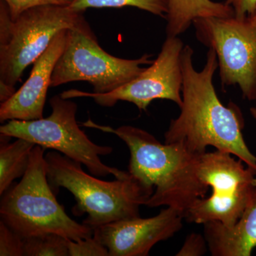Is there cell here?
Instances as JSON below:
<instances>
[{
    "instance_id": "6da1fadb",
    "label": "cell",
    "mask_w": 256,
    "mask_h": 256,
    "mask_svg": "<svg viewBox=\"0 0 256 256\" xmlns=\"http://www.w3.org/2000/svg\"><path fill=\"white\" fill-rule=\"evenodd\" d=\"M194 52L186 45L182 53V104L180 114L170 122L164 143L180 144L193 154L206 152L207 146L228 152L256 171V156L248 148L242 136L244 119L240 108L220 102L214 85L218 68L214 50L208 48L206 64L201 70L194 66Z\"/></svg>"
},
{
    "instance_id": "7a4b0ae2",
    "label": "cell",
    "mask_w": 256,
    "mask_h": 256,
    "mask_svg": "<svg viewBox=\"0 0 256 256\" xmlns=\"http://www.w3.org/2000/svg\"><path fill=\"white\" fill-rule=\"evenodd\" d=\"M116 134L130 152L128 172L154 188L146 206L171 207L184 216L198 200L206 197L208 186L198 174L201 154H193L180 144H162L141 128L122 126L112 128L88 120L82 124Z\"/></svg>"
},
{
    "instance_id": "3957f363",
    "label": "cell",
    "mask_w": 256,
    "mask_h": 256,
    "mask_svg": "<svg viewBox=\"0 0 256 256\" xmlns=\"http://www.w3.org/2000/svg\"><path fill=\"white\" fill-rule=\"evenodd\" d=\"M47 178L54 192L64 188L75 197L73 213L86 214L82 223L92 229L117 220L140 217V208L146 205L154 188L142 183L128 171L124 178L104 181L87 174L82 164L50 151L45 156Z\"/></svg>"
},
{
    "instance_id": "277c9868",
    "label": "cell",
    "mask_w": 256,
    "mask_h": 256,
    "mask_svg": "<svg viewBox=\"0 0 256 256\" xmlns=\"http://www.w3.org/2000/svg\"><path fill=\"white\" fill-rule=\"evenodd\" d=\"M36 146L21 181L3 194L0 216L24 238L56 233L73 240L94 236V229L70 218L58 204L47 178L44 151Z\"/></svg>"
},
{
    "instance_id": "5b68a950",
    "label": "cell",
    "mask_w": 256,
    "mask_h": 256,
    "mask_svg": "<svg viewBox=\"0 0 256 256\" xmlns=\"http://www.w3.org/2000/svg\"><path fill=\"white\" fill-rule=\"evenodd\" d=\"M86 21L70 6L46 5L24 12L12 20L0 1V82L15 87L24 72L46 50L56 35Z\"/></svg>"
},
{
    "instance_id": "8992f818",
    "label": "cell",
    "mask_w": 256,
    "mask_h": 256,
    "mask_svg": "<svg viewBox=\"0 0 256 256\" xmlns=\"http://www.w3.org/2000/svg\"><path fill=\"white\" fill-rule=\"evenodd\" d=\"M52 108L48 117L33 120H12L0 127V134L14 138H22L36 146L62 153L64 156L85 165L96 176L114 175L124 178L128 172L110 168L102 162L100 156L112 152L109 146L92 142L79 127L76 116L78 106L70 99L56 95L50 99Z\"/></svg>"
},
{
    "instance_id": "52a82bcc",
    "label": "cell",
    "mask_w": 256,
    "mask_h": 256,
    "mask_svg": "<svg viewBox=\"0 0 256 256\" xmlns=\"http://www.w3.org/2000/svg\"><path fill=\"white\" fill-rule=\"evenodd\" d=\"M152 55L136 60L109 54L98 43L88 24L84 22L67 30L65 48L57 60L50 87L74 82H89L96 94H106L122 86L151 65Z\"/></svg>"
},
{
    "instance_id": "ba28073f",
    "label": "cell",
    "mask_w": 256,
    "mask_h": 256,
    "mask_svg": "<svg viewBox=\"0 0 256 256\" xmlns=\"http://www.w3.org/2000/svg\"><path fill=\"white\" fill-rule=\"evenodd\" d=\"M233 156L218 150L201 154L198 176L212 188V194L198 200L188 210L184 216L188 222H220L230 227L240 218L256 188V171L245 168L242 160Z\"/></svg>"
},
{
    "instance_id": "9c48e42d",
    "label": "cell",
    "mask_w": 256,
    "mask_h": 256,
    "mask_svg": "<svg viewBox=\"0 0 256 256\" xmlns=\"http://www.w3.org/2000/svg\"><path fill=\"white\" fill-rule=\"evenodd\" d=\"M193 25L198 41L216 54L223 87L238 86L244 98L256 100V14L197 18Z\"/></svg>"
},
{
    "instance_id": "30bf717a",
    "label": "cell",
    "mask_w": 256,
    "mask_h": 256,
    "mask_svg": "<svg viewBox=\"0 0 256 256\" xmlns=\"http://www.w3.org/2000/svg\"><path fill=\"white\" fill-rule=\"evenodd\" d=\"M184 47L180 37L166 36L153 63L122 86L106 94L70 89L60 96L65 99L92 98L98 105L104 107H112L118 101H127L134 104L140 111L148 110L153 100L160 99L172 101L180 107L182 104Z\"/></svg>"
},
{
    "instance_id": "8fae6325",
    "label": "cell",
    "mask_w": 256,
    "mask_h": 256,
    "mask_svg": "<svg viewBox=\"0 0 256 256\" xmlns=\"http://www.w3.org/2000/svg\"><path fill=\"white\" fill-rule=\"evenodd\" d=\"M184 214L166 207L150 218L117 220L94 229V236L106 248L109 256H146L156 244L181 230Z\"/></svg>"
},
{
    "instance_id": "7c38bea8",
    "label": "cell",
    "mask_w": 256,
    "mask_h": 256,
    "mask_svg": "<svg viewBox=\"0 0 256 256\" xmlns=\"http://www.w3.org/2000/svg\"><path fill=\"white\" fill-rule=\"evenodd\" d=\"M67 30L56 35L46 50L33 64L26 82L9 100L0 106V121L33 120L44 118L47 92L54 69L65 48Z\"/></svg>"
},
{
    "instance_id": "4fadbf2b",
    "label": "cell",
    "mask_w": 256,
    "mask_h": 256,
    "mask_svg": "<svg viewBox=\"0 0 256 256\" xmlns=\"http://www.w3.org/2000/svg\"><path fill=\"white\" fill-rule=\"evenodd\" d=\"M214 256H250L256 248V188L238 222L228 227L220 222L203 224Z\"/></svg>"
},
{
    "instance_id": "5bb4252c",
    "label": "cell",
    "mask_w": 256,
    "mask_h": 256,
    "mask_svg": "<svg viewBox=\"0 0 256 256\" xmlns=\"http://www.w3.org/2000/svg\"><path fill=\"white\" fill-rule=\"evenodd\" d=\"M233 9L225 2L212 0H168L166 36H178L188 31L197 18L234 16Z\"/></svg>"
},
{
    "instance_id": "9a60e30c",
    "label": "cell",
    "mask_w": 256,
    "mask_h": 256,
    "mask_svg": "<svg viewBox=\"0 0 256 256\" xmlns=\"http://www.w3.org/2000/svg\"><path fill=\"white\" fill-rule=\"evenodd\" d=\"M0 136V195L2 196L15 180L24 175L36 144L22 138H16L14 142L10 143L12 137Z\"/></svg>"
},
{
    "instance_id": "2e32d148",
    "label": "cell",
    "mask_w": 256,
    "mask_h": 256,
    "mask_svg": "<svg viewBox=\"0 0 256 256\" xmlns=\"http://www.w3.org/2000/svg\"><path fill=\"white\" fill-rule=\"evenodd\" d=\"M70 6L80 12L90 8L132 6L165 18L168 10V0H74Z\"/></svg>"
},
{
    "instance_id": "e0dca14e",
    "label": "cell",
    "mask_w": 256,
    "mask_h": 256,
    "mask_svg": "<svg viewBox=\"0 0 256 256\" xmlns=\"http://www.w3.org/2000/svg\"><path fill=\"white\" fill-rule=\"evenodd\" d=\"M67 240L56 233L32 236L24 238V256H69Z\"/></svg>"
},
{
    "instance_id": "ac0fdd59",
    "label": "cell",
    "mask_w": 256,
    "mask_h": 256,
    "mask_svg": "<svg viewBox=\"0 0 256 256\" xmlns=\"http://www.w3.org/2000/svg\"><path fill=\"white\" fill-rule=\"evenodd\" d=\"M0 256H24V238L0 220Z\"/></svg>"
},
{
    "instance_id": "d6986e66",
    "label": "cell",
    "mask_w": 256,
    "mask_h": 256,
    "mask_svg": "<svg viewBox=\"0 0 256 256\" xmlns=\"http://www.w3.org/2000/svg\"><path fill=\"white\" fill-rule=\"evenodd\" d=\"M69 256H109L108 250L94 236L80 240H67Z\"/></svg>"
},
{
    "instance_id": "ffe728a7",
    "label": "cell",
    "mask_w": 256,
    "mask_h": 256,
    "mask_svg": "<svg viewBox=\"0 0 256 256\" xmlns=\"http://www.w3.org/2000/svg\"><path fill=\"white\" fill-rule=\"evenodd\" d=\"M4 2L8 6L10 16L14 20L24 12L32 8L46 5L70 6L74 0H4Z\"/></svg>"
},
{
    "instance_id": "44dd1931",
    "label": "cell",
    "mask_w": 256,
    "mask_h": 256,
    "mask_svg": "<svg viewBox=\"0 0 256 256\" xmlns=\"http://www.w3.org/2000/svg\"><path fill=\"white\" fill-rule=\"evenodd\" d=\"M206 238L200 234H192L186 237L184 244L176 254V256H200L207 250Z\"/></svg>"
},
{
    "instance_id": "7402d4cb",
    "label": "cell",
    "mask_w": 256,
    "mask_h": 256,
    "mask_svg": "<svg viewBox=\"0 0 256 256\" xmlns=\"http://www.w3.org/2000/svg\"><path fill=\"white\" fill-rule=\"evenodd\" d=\"M226 4L233 9L236 18L252 16L256 10V0H226Z\"/></svg>"
},
{
    "instance_id": "603a6c76",
    "label": "cell",
    "mask_w": 256,
    "mask_h": 256,
    "mask_svg": "<svg viewBox=\"0 0 256 256\" xmlns=\"http://www.w3.org/2000/svg\"><path fill=\"white\" fill-rule=\"evenodd\" d=\"M16 92L15 87L10 86L8 84L0 82V102L1 104L11 98Z\"/></svg>"
},
{
    "instance_id": "cb8c5ba5",
    "label": "cell",
    "mask_w": 256,
    "mask_h": 256,
    "mask_svg": "<svg viewBox=\"0 0 256 256\" xmlns=\"http://www.w3.org/2000/svg\"><path fill=\"white\" fill-rule=\"evenodd\" d=\"M250 114H252V117L255 120L256 124V108L252 107L250 109Z\"/></svg>"
},
{
    "instance_id": "d4e9b609",
    "label": "cell",
    "mask_w": 256,
    "mask_h": 256,
    "mask_svg": "<svg viewBox=\"0 0 256 256\" xmlns=\"http://www.w3.org/2000/svg\"><path fill=\"white\" fill-rule=\"evenodd\" d=\"M254 14H256V10L255 13H254Z\"/></svg>"
}]
</instances>
